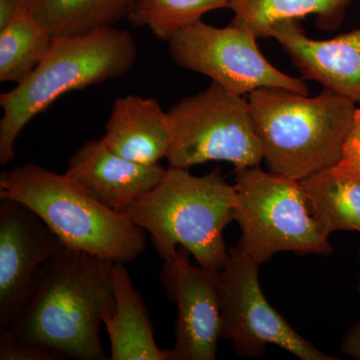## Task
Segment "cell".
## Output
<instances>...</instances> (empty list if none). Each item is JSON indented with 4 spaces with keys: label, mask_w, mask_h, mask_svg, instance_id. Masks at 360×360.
<instances>
[{
    "label": "cell",
    "mask_w": 360,
    "mask_h": 360,
    "mask_svg": "<svg viewBox=\"0 0 360 360\" xmlns=\"http://www.w3.org/2000/svg\"><path fill=\"white\" fill-rule=\"evenodd\" d=\"M359 264H360V248H359ZM357 290H359V295H360V274H359V286H357Z\"/></svg>",
    "instance_id": "cell-25"
},
{
    "label": "cell",
    "mask_w": 360,
    "mask_h": 360,
    "mask_svg": "<svg viewBox=\"0 0 360 360\" xmlns=\"http://www.w3.org/2000/svg\"><path fill=\"white\" fill-rule=\"evenodd\" d=\"M236 201V186L219 169L195 176L167 168L155 188L118 212L149 232L163 260L180 245L200 266L221 270L229 257L224 231L234 220Z\"/></svg>",
    "instance_id": "cell-2"
},
{
    "label": "cell",
    "mask_w": 360,
    "mask_h": 360,
    "mask_svg": "<svg viewBox=\"0 0 360 360\" xmlns=\"http://www.w3.org/2000/svg\"><path fill=\"white\" fill-rule=\"evenodd\" d=\"M0 200L37 213L65 248L129 264L146 250V231L101 205L65 174L27 162L0 175Z\"/></svg>",
    "instance_id": "cell-5"
},
{
    "label": "cell",
    "mask_w": 360,
    "mask_h": 360,
    "mask_svg": "<svg viewBox=\"0 0 360 360\" xmlns=\"http://www.w3.org/2000/svg\"><path fill=\"white\" fill-rule=\"evenodd\" d=\"M269 172L302 180L338 165L356 103L329 91L309 97L279 87L248 96Z\"/></svg>",
    "instance_id": "cell-3"
},
{
    "label": "cell",
    "mask_w": 360,
    "mask_h": 360,
    "mask_svg": "<svg viewBox=\"0 0 360 360\" xmlns=\"http://www.w3.org/2000/svg\"><path fill=\"white\" fill-rule=\"evenodd\" d=\"M115 264L65 246L42 265L22 309L4 333L49 348L63 359H108L101 326L115 305Z\"/></svg>",
    "instance_id": "cell-1"
},
{
    "label": "cell",
    "mask_w": 360,
    "mask_h": 360,
    "mask_svg": "<svg viewBox=\"0 0 360 360\" xmlns=\"http://www.w3.org/2000/svg\"><path fill=\"white\" fill-rule=\"evenodd\" d=\"M219 271L193 265L177 251L165 259L160 279L177 307L172 360H214L221 338Z\"/></svg>",
    "instance_id": "cell-10"
},
{
    "label": "cell",
    "mask_w": 360,
    "mask_h": 360,
    "mask_svg": "<svg viewBox=\"0 0 360 360\" xmlns=\"http://www.w3.org/2000/svg\"><path fill=\"white\" fill-rule=\"evenodd\" d=\"M229 6V0H136L127 20L168 41L175 33L200 22L205 13Z\"/></svg>",
    "instance_id": "cell-20"
},
{
    "label": "cell",
    "mask_w": 360,
    "mask_h": 360,
    "mask_svg": "<svg viewBox=\"0 0 360 360\" xmlns=\"http://www.w3.org/2000/svg\"><path fill=\"white\" fill-rule=\"evenodd\" d=\"M238 248L258 264L276 253L330 255L333 246L310 210L298 180L264 172L259 165L236 170Z\"/></svg>",
    "instance_id": "cell-6"
},
{
    "label": "cell",
    "mask_w": 360,
    "mask_h": 360,
    "mask_svg": "<svg viewBox=\"0 0 360 360\" xmlns=\"http://www.w3.org/2000/svg\"><path fill=\"white\" fill-rule=\"evenodd\" d=\"M167 170L127 160L101 137L85 142L71 156L65 174L101 205L118 212L155 188Z\"/></svg>",
    "instance_id": "cell-13"
},
{
    "label": "cell",
    "mask_w": 360,
    "mask_h": 360,
    "mask_svg": "<svg viewBox=\"0 0 360 360\" xmlns=\"http://www.w3.org/2000/svg\"><path fill=\"white\" fill-rule=\"evenodd\" d=\"M112 288L115 305L103 317L110 336V359L172 360L170 349H160L156 345L141 295L120 262L113 264Z\"/></svg>",
    "instance_id": "cell-15"
},
{
    "label": "cell",
    "mask_w": 360,
    "mask_h": 360,
    "mask_svg": "<svg viewBox=\"0 0 360 360\" xmlns=\"http://www.w3.org/2000/svg\"><path fill=\"white\" fill-rule=\"evenodd\" d=\"M250 30L229 25L215 27L200 21L168 40L170 56L187 70L200 73L225 89L245 96L262 87H279L309 96L303 78L274 68L260 52Z\"/></svg>",
    "instance_id": "cell-9"
},
{
    "label": "cell",
    "mask_w": 360,
    "mask_h": 360,
    "mask_svg": "<svg viewBox=\"0 0 360 360\" xmlns=\"http://www.w3.org/2000/svg\"><path fill=\"white\" fill-rule=\"evenodd\" d=\"M65 248L30 207L15 200L0 205V335L22 309L37 272Z\"/></svg>",
    "instance_id": "cell-11"
},
{
    "label": "cell",
    "mask_w": 360,
    "mask_h": 360,
    "mask_svg": "<svg viewBox=\"0 0 360 360\" xmlns=\"http://www.w3.org/2000/svg\"><path fill=\"white\" fill-rule=\"evenodd\" d=\"M54 40L30 15L0 30V82H25L42 63Z\"/></svg>",
    "instance_id": "cell-19"
},
{
    "label": "cell",
    "mask_w": 360,
    "mask_h": 360,
    "mask_svg": "<svg viewBox=\"0 0 360 360\" xmlns=\"http://www.w3.org/2000/svg\"><path fill=\"white\" fill-rule=\"evenodd\" d=\"M340 349L348 359L360 360V317L345 333Z\"/></svg>",
    "instance_id": "cell-24"
},
{
    "label": "cell",
    "mask_w": 360,
    "mask_h": 360,
    "mask_svg": "<svg viewBox=\"0 0 360 360\" xmlns=\"http://www.w3.org/2000/svg\"><path fill=\"white\" fill-rule=\"evenodd\" d=\"M331 172L338 176L360 177V103L359 108H355L340 160L331 167Z\"/></svg>",
    "instance_id": "cell-21"
},
{
    "label": "cell",
    "mask_w": 360,
    "mask_h": 360,
    "mask_svg": "<svg viewBox=\"0 0 360 360\" xmlns=\"http://www.w3.org/2000/svg\"><path fill=\"white\" fill-rule=\"evenodd\" d=\"M136 56L132 35L115 26L54 40L37 70L0 96V165L4 167L15 158L18 135L56 99L122 77L134 68Z\"/></svg>",
    "instance_id": "cell-4"
},
{
    "label": "cell",
    "mask_w": 360,
    "mask_h": 360,
    "mask_svg": "<svg viewBox=\"0 0 360 360\" xmlns=\"http://www.w3.org/2000/svg\"><path fill=\"white\" fill-rule=\"evenodd\" d=\"M270 37L283 47L303 79L360 103V28L315 40L307 37L300 20H284L274 26Z\"/></svg>",
    "instance_id": "cell-12"
},
{
    "label": "cell",
    "mask_w": 360,
    "mask_h": 360,
    "mask_svg": "<svg viewBox=\"0 0 360 360\" xmlns=\"http://www.w3.org/2000/svg\"><path fill=\"white\" fill-rule=\"evenodd\" d=\"M30 15V0H0V30Z\"/></svg>",
    "instance_id": "cell-23"
},
{
    "label": "cell",
    "mask_w": 360,
    "mask_h": 360,
    "mask_svg": "<svg viewBox=\"0 0 360 360\" xmlns=\"http://www.w3.org/2000/svg\"><path fill=\"white\" fill-rule=\"evenodd\" d=\"M260 264L238 246L219 271L221 338L243 357L259 359L269 345L300 360H335L302 338L269 302L259 283Z\"/></svg>",
    "instance_id": "cell-8"
},
{
    "label": "cell",
    "mask_w": 360,
    "mask_h": 360,
    "mask_svg": "<svg viewBox=\"0 0 360 360\" xmlns=\"http://www.w3.org/2000/svg\"><path fill=\"white\" fill-rule=\"evenodd\" d=\"M58 354L34 343L15 340L13 336L0 335V360H59Z\"/></svg>",
    "instance_id": "cell-22"
},
{
    "label": "cell",
    "mask_w": 360,
    "mask_h": 360,
    "mask_svg": "<svg viewBox=\"0 0 360 360\" xmlns=\"http://www.w3.org/2000/svg\"><path fill=\"white\" fill-rule=\"evenodd\" d=\"M352 0H229L233 13L231 25L252 32L257 39H269L272 28L284 20L316 18L324 30H336Z\"/></svg>",
    "instance_id": "cell-16"
},
{
    "label": "cell",
    "mask_w": 360,
    "mask_h": 360,
    "mask_svg": "<svg viewBox=\"0 0 360 360\" xmlns=\"http://www.w3.org/2000/svg\"><path fill=\"white\" fill-rule=\"evenodd\" d=\"M103 139L111 150L127 160L160 165L172 146V122L155 98L132 94L118 97Z\"/></svg>",
    "instance_id": "cell-14"
},
{
    "label": "cell",
    "mask_w": 360,
    "mask_h": 360,
    "mask_svg": "<svg viewBox=\"0 0 360 360\" xmlns=\"http://www.w3.org/2000/svg\"><path fill=\"white\" fill-rule=\"evenodd\" d=\"M300 184L314 219L328 236L360 232V177L338 176L328 168Z\"/></svg>",
    "instance_id": "cell-18"
},
{
    "label": "cell",
    "mask_w": 360,
    "mask_h": 360,
    "mask_svg": "<svg viewBox=\"0 0 360 360\" xmlns=\"http://www.w3.org/2000/svg\"><path fill=\"white\" fill-rule=\"evenodd\" d=\"M136 0H30V15L54 39L110 27L129 18Z\"/></svg>",
    "instance_id": "cell-17"
},
{
    "label": "cell",
    "mask_w": 360,
    "mask_h": 360,
    "mask_svg": "<svg viewBox=\"0 0 360 360\" xmlns=\"http://www.w3.org/2000/svg\"><path fill=\"white\" fill-rule=\"evenodd\" d=\"M167 112L172 127L168 168L189 170L219 160L231 162L238 170L257 167L264 160L248 99L221 85L212 82Z\"/></svg>",
    "instance_id": "cell-7"
}]
</instances>
